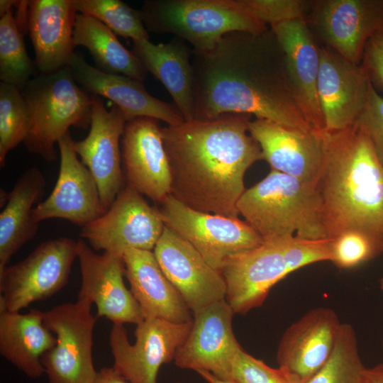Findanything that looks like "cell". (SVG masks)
I'll return each mask as SVG.
<instances>
[{"instance_id": "cell-44", "label": "cell", "mask_w": 383, "mask_h": 383, "mask_svg": "<svg viewBox=\"0 0 383 383\" xmlns=\"http://www.w3.org/2000/svg\"><path fill=\"white\" fill-rule=\"evenodd\" d=\"M379 288L382 292L383 293V277L380 279L379 282Z\"/></svg>"}, {"instance_id": "cell-2", "label": "cell", "mask_w": 383, "mask_h": 383, "mask_svg": "<svg viewBox=\"0 0 383 383\" xmlns=\"http://www.w3.org/2000/svg\"><path fill=\"white\" fill-rule=\"evenodd\" d=\"M250 116L228 113L162 128L175 199L204 213L238 218L244 177L262 160L248 131Z\"/></svg>"}, {"instance_id": "cell-14", "label": "cell", "mask_w": 383, "mask_h": 383, "mask_svg": "<svg viewBox=\"0 0 383 383\" xmlns=\"http://www.w3.org/2000/svg\"><path fill=\"white\" fill-rule=\"evenodd\" d=\"M70 131L58 141L60 170L50 194L32 211L34 222L61 218L82 227L106 212L97 183L77 157Z\"/></svg>"}, {"instance_id": "cell-36", "label": "cell", "mask_w": 383, "mask_h": 383, "mask_svg": "<svg viewBox=\"0 0 383 383\" xmlns=\"http://www.w3.org/2000/svg\"><path fill=\"white\" fill-rule=\"evenodd\" d=\"M331 262L341 269L355 267L381 255L370 239L356 231L331 240Z\"/></svg>"}, {"instance_id": "cell-41", "label": "cell", "mask_w": 383, "mask_h": 383, "mask_svg": "<svg viewBox=\"0 0 383 383\" xmlns=\"http://www.w3.org/2000/svg\"><path fill=\"white\" fill-rule=\"evenodd\" d=\"M365 383H383V362L366 368Z\"/></svg>"}, {"instance_id": "cell-46", "label": "cell", "mask_w": 383, "mask_h": 383, "mask_svg": "<svg viewBox=\"0 0 383 383\" xmlns=\"http://www.w3.org/2000/svg\"><path fill=\"white\" fill-rule=\"evenodd\" d=\"M176 383H182V382H176Z\"/></svg>"}, {"instance_id": "cell-8", "label": "cell", "mask_w": 383, "mask_h": 383, "mask_svg": "<svg viewBox=\"0 0 383 383\" xmlns=\"http://www.w3.org/2000/svg\"><path fill=\"white\" fill-rule=\"evenodd\" d=\"M87 299L64 303L43 311L56 344L41 358L48 383H94L98 372L92 357L96 317Z\"/></svg>"}, {"instance_id": "cell-42", "label": "cell", "mask_w": 383, "mask_h": 383, "mask_svg": "<svg viewBox=\"0 0 383 383\" xmlns=\"http://www.w3.org/2000/svg\"><path fill=\"white\" fill-rule=\"evenodd\" d=\"M196 372L208 383H233L230 381L219 379L207 371L198 370Z\"/></svg>"}, {"instance_id": "cell-15", "label": "cell", "mask_w": 383, "mask_h": 383, "mask_svg": "<svg viewBox=\"0 0 383 383\" xmlns=\"http://www.w3.org/2000/svg\"><path fill=\"white\" fill-rule=\"evenodd\" d=\"M341 324L335 311L319 306L286 329L276 357L278 367L291 383H306L327 362Z\"/></svg>"}, {"instance_id": "cell-33", "label": "cell", "mask_w": 383, "mask_h": 383, "mask_svg": "<svg viewBox=\"0 0 383 383\" xmlns=\"http://www.w3.org/2000/svg\"><path fill=\"white\" fill-rule=\"evenodd\" d=\"M31 115L21 90L0 83V166L4 167L7 154L24 143L30 128Z\"/></svg>"}, {"instance_id": "cell-25", "label": "cell", "mask_w": 383, "mask_h": 383, "mask_svg": "<svg viewBox=\"0 0 383 383\" xmlns=\"http://www.w3.org/2000/svg\"><path fill=\"white\" fill-rule=\"evenodd\" d=\"M76 11L72 0H31L26 23L35 52V65L40 74L68 66L74 46Z\"/></svg>"}, {"instance_id": "cell-40", "label": "cell", "mask_w": 383, "mask_h": 383, "mask_svg": "<svg viewBox=\"0 0 383 383\" xmlns=\"http://www.w3.org/2000/svg\"><path fill=\"white\" fill-rule=\"evenodd\" d=\"M94 383H128L113 368L103 367L98 372Z\"/></svg>"}, {"instance_id": "cell-22", "label": "cell", "mask_w": 383, "mask_h": 383, "mask_svg": "<svg viewBox=\"0 0 383 383\" xmlns=\"http://www.w3.org/2000/svg\"><path fill=\"white\" fill-rule=\"evenodd\" d=\"M248 131L272 170L317 185L324 162V131L304 132L262 118L250 120Z\"/></svg>"}, {"instance_id": "cell-4", "label": "cell", "mask_w": 383, "mask_h": 383, "mask_svg": "<svg viewBox=\"0 0 383 383\" xmlns=\"http://www.w3.org/2000/svg\"><path fill=\"white\" fill-rule=\"evenodd\" d=\"M237 209L263 242L296 237L328 239L317 185L272 170L245 189Z\"/></svg>"}, {"instance_id": "cell-11", "label": "cell", "mask_w": 383, "mask_h": 383, "mask_svg": "<svg viewBox=\"0 0 383 383\" xmlns=\"http://www.w3.org/2000/svg\"><path fill=\"white\" fill-rule=\"evenodd\" d=\"M192 321L177 323L144 318L137 324L134 344L129 342L123 324L113 323L109 333L113 368L128 383H159L160 367L174 360L190 333Z\"/></svg>"}, {"instance_id": "cell-26", "label": "cell", "mask_w": 383, "mask_h": 383, "mask_svg": "<svg viewBox=\"0 0 383 383\" xmlns=\"http://www.w3.org/2000/svg\"><path fill=\"white\" fill-rule=\"evenodd\" d=\"M125 277L144 318L192 321L190 310L167 278L152 250L130 249L123 256Z\"/></svg>"}, {"instance_id": "cell-10", "label": "cell", "mask_w": 383, "mask_h": 383, "mask_svg": "<svg viewBox=\"0 0 383 383\" xmlns=\"http://www.w3.org/2000/svg\"><path fill=\"white\" fill-rule=\"evenodd\" d=\"M155 206L165 226L190 243L219 272L230 256L263 243L255 231L239 218L192 209L170 194Z\"/></svg>"}, {"instance_id": "cell-21", "label": "cell", "mask_w": 383, "mask_h": 383, "mask_svg": "<svg viewBox=\"0 0 383 383\" xmlns=\"http://www.w3.org/2000/svg\"><path fill=\"white\" fill-rule=\"evenodd\" d=\"M370 86L360 65L320 47L317 91L324 131H340L355 124L365 106Z\"/></svg>"}, {"instance_id": "cell-34", "label": "cell", "mask_w": 383, "mask_h": 383, "mask_svg": "<svg viewBox=\"0 0 383 383\" xmlns=\"http://www.w3.org/2000/svg\"><path fill=\"white\" fill-rule=\"evenodd\" d=\"M79 13L91 16L115 34L133 40L149 39L139 9L120 0H72Z\"/></svg>"}, {"instance_id": "cell-32", "label": "cell", "mask_w": 383, "mask_h": 383, "mask_svg": "<svg viewBox=\"0 0 383 383\" xmlns=\"http://www.w3.org/2000/svg\"><path fill=\"white\" fill-rule=\"evenodd\" d=\"M35 65L29 57L18 23L9 10L0 18V79L21 90L31 79Z\"/></svg>"}, {"instance_id": "cell-13", "label": "cell", "mask_w": 383, "mask_h": 383, "mask_svg": "<svg viewBox=\"0 0 383 383\" xmlns=\"http://www.w3.org/2000/svg\"><path fill=\"white\" fill-rule=\"evenodd\" d=\"M306 21L323 46L360 65L367 42L383 33V0L310 1Z\"/></svg>"}, {"instance_id": "cell-16", "label": "cell", "mask_w": 383, "mask_h": 383, "mask_svg": "<svg viewBox=\"0 0 383 383\" xmlns=\"http://www.w3.org/2000/svg\"><path fill=\"white\" fill-rule=\"evenodd\" d=\"M126 184L157 205L171 193L172 177L158 120L138 117L126 121L121 139Z\"/></svg>"}, {"instance_id": "cell-24", "label": "cell", "mask_w": 383, "mask_h": 383, "mask_svg": "<svg viewBox=\"0 0 383 383\" xmlns=\"http://www.w3.org/2000/svg\"><path fill=\"white\" fill-rule=\"evenodd\" d=\"M77 83L91 95L111 100L122 111L126 121L138 117L162 121L168 126L184 122L174 104L162 101L146 90L142 81L118 74L104 72L74 52L68 65Z\"/></svg>"}, {"instance_id": "cell-17", "label": "cell", "mask_w": 383, "mask_h": 383, "mask_svg": "<svg viewBox=\"0 0 383 383\" xmlns=\"http://www.w3.org/2000/svg\"><path fill=\"white\" fill-rule=\"evenodd\" d=\"M234 314L226 299L194 313L190 333L175 355V365L207 371L228 380L233 360L242 348L233 331Z\"/></svg>"}, {"instance_id": "cell-43", "label": "cell", "mask_w": 383, "mask_h": 383, "mask_svg": "<svg viewBox=\"0 0 383 383\" xmlns=\"http://www.w3.org/2000/svg\"><path fill=\"white\" fill-rule=\"evenodd\" d=\"M18 1H8V0H1L0 1V16H1L6 12L11 10L13 6H16Z\"/></svg>"}, {"instance_id": "cell-1", "label": "cell", "mask_w": 383, "mask_h": 383, "mask_svg": "<svg viewBox=\"0 0 383 383\" xmlns=\"http://www.w3.org/2000/svg\"><path fill=\"white\" fill-rule=\"evenodd\" d=\"M192 55L194 119L253 115L292 129L314 131L294 99L284 55L271 29L228 33L213 49Z\"/></svg>"}, {"instance_id": "cell-20", "label": "cell", "mask_w": 383, "mask_h": 383, "mask_svg": "<svg viewBox=\"0 0 383 383\" xmlns=\"http://www.w3.org/2000/svg\"><path fill=\"white\" fill-rule=\"evenodd\" d=\"M153 252L167 278L194 314L226 296L221 272L187 240L165 226Z\"/></svg>"}, {"instance_id": "cell-39", "label": "cell", "mask_w": 383, "mask_h": 383, "mask_svg": "<svg viewBox=\"0 0 383 383\" xmlns=\"http://www.w3.org/2000/svg\"><path fill=\"white\" fill-rule=\"evenodd\" d=\"M360 65L375 90L383 92V33L367 42Z\"/></svg>"}, {"instance_id": "cell-23", "label": "cell", "mask_w": 383, "mask_h": 383, "mask_svg": "<svg viewBox=\"0 0 383 383\" xmlns=\"http://www.w3.org/2000/svg\"><path fill=\"white\" fill-rule=\"evenodd\" d=\"M284 55L285 69L294 99L308 124L316 131L325 130L317 82L320 47L306 19L270 26Z\"/></svg>"}, {"instance_id": "cell-5", "label": "cell", "mask_w": 383, "mask_h": 383, "mask_svg": "<svg viewBox=\"0 0 383 383\" xmlns=\"http://www.w3.org/2000/svg\"><path fill=\"white\" fill-rule=\"evenodd\" d=\"M331 257V239L294 237L263 242L223 263L221 272L226 284V300L234 313H247L261 306L271 289L289 274Z\"/></svg>"}, {"instance_id": "cell-38", "label": "cell", "mask_w": 383, "mask_h": 383, "mask_svg": "<svg viewBox=\"0 0 383 383\" xmlns=\"http://www.w3.org/2000/svg\"><path fill=\"white\" fill-rule=\"evenodd\" d=\"M356 122L367 133L377 155L383 165V97L371 83L365 106Z\"/></svg>"}, {"instance_id": "cell-9", "label": "cell", "mask_w": 383, "mask_h": 383, "mask_svg": "<svg viewBox=\"0 0 383 383\" xmlns=\"http://www.w3.org/2000/svg\"><path fill=\"white\" fill-rule=\"evenodd\" d=\"M77 241L68 237L38 245L26 258L0 270V301L10 311L48 299L68 282Z\"/></svg>"}, {"instance_id": "cell-45", "label": "cell", "mask_w": 383, "mask_h": 383, "mask_svg": "<svg viewBox=\"0 0 383 383\" xmlns=\"http://www.w3.org/2000/svg\"><path fill=\"white\" fill-rule=\"evenodd\" d=\"M382 347H383V339H382Z\"/></svg>"}, {"instance_id": "cell-28", "label": "cell", "mask_w": 383, "mask_h": 383, "mask_svg": "<svg viewBox=\"0 0 383 383\" xmlns=\"http://www.w3.org/2000/svg\"><path fill=\"white\" fill-rule=\"evenodd\" d=\"M56 342L43 311H10L0 301V354L26 376L38 378L45 373L41 358Z\"/></svg>"}, {"instance_id": "cell-19", "label": "cell", "mask_w": 383, "mask_h": 383, "mask_svg": "<svg viewBox=\"0 0 383 383\" xmlns=\"http://www.w3.org/2000/svg\"><path fill=\"white\" fill-rule=\"evenodd\" d=\"M91 96L89 132L83 140H74L73 148L94 176L106 211L124 187L120 143L126 120L116 105L107 110L99 96Z\"/></svg>"}, {"instance_id": "cell-30", "label": "cell", "mask_w": 383, "mask_h": 383, "mask_svg": "<svg viewBox=\"0 0 383 383\" xmlns=\"http://www.w3.org/2000/svg\"><path fill=\"white\" fill-rule=\"evenodd\" d=\"M74 48L83 46L91 55L96 67L142 81L148 72L133 51L127 50L116 34L97 19L77 13L73 29Z\"/></svg>"}, {"instance_id": "cell-3", "label": "cell", "mask_w": 383, "mask_h": 383, "mask_svg": "<svg viewBox=\"0 0 383 383\" xmlns=\"http://www.w3.org/2000/svg\"><path fill=\"white\" fill-rule=\"evenodd\" d=\"M324 162L317 188L328 239L363 234L383 254V165L364 128L323 131Z\"/></svg>"}, {"instance_id": "cell-35", "label": "cell", "mask_w": 383, "mask_h": 383, "mask_svg": "<svg viewBox=\"0 0 383 383\" xmlns=\"http://www.w3.org/2000/svg\"><path fill=\"white\" fill-rule=\"evenodd\" d=\"M238 6L256 21L270 26L296 19H306L310 1L235 0Z\"/></svg>"}, {"instance_id": "cell-37", "label": "cell", "mask_w": 383, "mask_h": 383, "mask_svg": "<svg viewBox=\"0 0 383 383\" xmlns=\"http://www.w3.org/2000/svg\"><path fill=\"white\" fill-rule=\"evenodd\" d=\"M227 381L233 383H291L279 368H273L240 348Z\"/></svg>"}, {"instance_id": "cell-31", "label": "cell", "mask_w": 383, "mask_h": 383, "mask_svg": "<svg viewBox=\"0 0 383 383\" xmlns=\"http://www.w3.org/2000/svg\"><path fill=\"white\" fill-rule=\"evenodd\" d=\"M366 368L354 328L342 323L331 357L306 383H365Z\"/></svg>"}, {"instance_id": "cell-12", "label": "cell", "mask_w": 383, "mask_h": 383, "mask_svg": "<svg viewBox=\"0 0 383 383\" xmlns=\"http://www.w3.org/2000/svg\"><path fill=\"white\" fill-rule=\"evenodd\" d=\"M164 228L157 207L126 184L104 214L82 228L80 236L96 251L123 257L130 249L153 251Z\"/></svg>"}, {"instance_id": "cell-6", "label": "cell", "mask_w": 383, "mask_h": 383, "mask_svg": "<svg viewBox=\"0 0 383 383\" xmlns=\"http://www.w3.org/2000/svg\"><path fill=\"white\" fill-rule=\"evenodd\" d=\"M31 115L23 144L48 162L57 160L55 146L70 127H90L93 98L81 89L69 66L31 79L21 89Z\"/></svg>"}, {"instance_id": "cell-29", "label": "cell", "mask_w": 383, "mask_h": 383, "mask_svg": "<svg viewBox=\"0 0 383 383\" xmlns=\"http://www.w3.org/2000/svg\"><path fill=\"white\" fill-rule=\"evenodd\" d=\"M46 180L41 171L32 167L24 172L6 194L0 213V270L38 233L32 211L45 194Z\"/></svg>"}, {"instance_id": "cell-27", "label": "cell", "mask_w": 383, "mask_h": 383, "mask_svg": "<svg viewBox=\"0 0 383 383\" xmlns=\"http://www.w3.org/2000/svg\"><path fill=\"white\" fill-rule=\"evenodd\" d=\"M133 42V52L146 71L164 85L184 120L194 119L192 50L177 37L166 43L154 44L149 39Z\"/></svg>"}, {"instance_id": "cell-7", "label": "cell", "mask_w": 383, "mask_h": 383, "mask_svg": "<svg viewBox=\"0 0 383 383\" xmlns=\"http://www.w3.org/2000/svg\"><path fill=\"white\" fill-rule=\"evenodd\" d=\"M139 11L148 31L173 34L189 43L195 52L213 49L228 33L268 28L235 0H146Z\"/></svg>"}, {"instance_id": "cell-18", "label": "cell", "mask_w": 383, "mask_h": 383, "mask_svg": "<svg viewBox=\"0 0 383 383\" xmlns=\"http://www.w3.org/2000/svg\"><path fill=\"white\" fill-rule=\"evenodd\" d=\"M77 258L81 272L77 299L94 303L96 318H105L113 323L136 325L144 319L139 304L124 283L123 257L107 252L97 254L79 239Z\"/></svg>"}]
</instances>
